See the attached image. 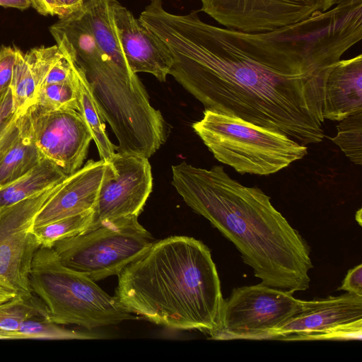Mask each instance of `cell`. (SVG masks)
Returning a JSON list of instances; mask_svg holds the SVG:
<instances>
[{"instance_id": "obj_1", "label": "cell", "mask_w": 362, "mask_h": 362, "mask_svg": "<svg viewBox=\"0 0 362 362\" xmlns=\"http://www.w3.org/2000/svg\"><path fill=\"white\" fill-rule=\"evenodd\" d=\"M140 21L168 47L170 74L204 110L240 117L302 144L324 137L328 75L362 39L361 0L274 30L245 33L208 24L197 11L171 13L151 0Z\"/></svg>"}, {"instance_id": "obj_2", "label": "cell", "mask_w": 362, "mask_h": 362, "mask_svg": "<svg viewBox=\"0 0 362 362\" xmlns=\"http://www.w3.org/2000/svg\"><path fill=\"white\" fill-rule=\"evenodd\" d=\"M171 170L185 202L234 244L262 284L292 293L309 288L310 247L262 189L243 185L221 165L183 161Z\"/></svg>"}, {"instance_id": "obj_3", "label": "cell", "mask_w": 362, "mask_h": 362, "mask_svg": "<svg viewBox=\"0 0 362 362\" xmlns=\"http://www.w3.org/2000/svg\"><path fill=\"white\" fill-rule=\"evenodd\" d=\"M118 276L115 297L129 313L177 330L211 335L224 302L209 248L192 237L157 240Z\"/></svg>"}, {"instance_id": "obj_4", "label": "cell", "mask_w": 362, "mask_h": 362, "mask_svg": "<svg viewBox=\"0 0 362 362\" xmlns=\"http://www.w3.org/2000/svg\"><path fill=\"white\" fill-rule=\"evenodd\" d=\"M33 293L45 303L47 320L95 328L136 319L117 299L87 276L64 265L52 247L40 246L30 274Z\"/></svg>"}, {"instance_id": "obj_5", "label": "cell", "mask_w": 362, "mask_h": 362, "mask_svg": "<svg viewBox=\"0 0 362 362\" xmlns=\"http://www.w3.org/2000/svg\"><path fill=\"white\" fill-rule=\"evenodd\" d=\"M192 128L216 160L240 174H274L308 154L283 133L216 111L204 110Z\"/></svg>"}, {"instance_id": "obj_6", "label": "cell", "mask_w": 362, "mask_h": 362, "mask_svg": "<svg viewBox=\"0 0 362 362\" xmlns=\"http://www.w3.org/2000/svg\"><path fill=\"white\" fill-rule=\"evenodd\" d=\"M156 241L138 217H127L59 240L52 248L64 265L97 281L119 275Z\"/></svg>"}, {"instance_id": "obj_7", "label": "cell", "mask_w": 362, "mask_h": 362, "mask_svg": "<svg viewBox=\"0 0 362 362\" xmlns=\"http://www.w3.org/2000/svg\"><path fill=\"white\" fill-rule=\"evenodd\" d=\"M293 294L261 283L234 288L224 299L219 325L210 338L268 339L272 330L301 309L302 300Z\"/></svg>"}, {"instance_id": "obj_8", "label": "cell", "mask_w": 362, "mask_h": 362, "mask_svg": "<svg viewBox=\"0 0 362 362\" xmlns=\"http://www.w3.org/2000/svg\"><path fill=\"white\" fill-rule=\"evenodd\" d=\"M361 334L362 296L346 293L302 300L301 309L272 330L269 339L361 340Z\"/></svg>"}, {"instance_id": "obj_9", "label": "cell", "mask_w": 362, "mask_h": 362, "mask_svg": "<svg viewBox=\"0 0 362 362\" xmlns=\"http://www.w3.org/2000/svg\"><path fill=\"white\" fill-rule=\"evenodd\" d=\"M49 31L58 47L84 71L93 94L102 97L126 89L137 78L130 69L115 64L100 49L82 8L60 18Z\"/></svg>"}, {"instance_id": "obj_10", "label": "cell", "mask_w": 362, "mask_h": 362, "mask_svg": "<svg viewBox=\"0 0 362 362\" xmlns=\"http://www.w3.org/2000/svg\"><path fill=\"white\" fill-rule=\"evenodd\" d=\"M201 11L227 28L274 30L325 12L338 0H200Z\"/></svg>"}, {"instance_id": "obj_11", "label": "cell", "mask_w": 362, "mask_h": 362, "mask_svg": "<svg viewBox=\"0 0 362 362\" xmlns=\"http://www.w3.org/2000/svg\"><path fill=\"white\" fill-rule=\"evenodd\" d=\"M109 162L112 169L100 187L91 223L85 232L106 221L139 217L152 192L148 158L116 152Z\"/></svg>"}, {"instance_id": "obj_12", "label": "cell", "mask_w": 362, "mask_h": 362, "mask_svg": "<svg viewBox=\"0 0 362 362\" xmlns=\"http://www.w3.org/2000/svg\"><path fill=\"white\" fill-rule=\"evenodd\" d=\"M23 118L28 134L44 158L66 175L82 167L93 136L77 110L47 112L30 107Z\"/></svg>"}, {"instance_id": "obj_13", "label": "cell", "mask_w": 362, "mask_h": 362, "mask_svg": "<svg viewBox=\"0 0 362 362\" xmlns=\"http://www.w3.org/2000/svg\"><path fill=\"white\" fill-rule=\"evenodd\" d=\"M111 169L110 162L90 160L67 175L37 213L32 228L93 211L100 187Z\"/></svg>"}, {"instance_id": "obj_14", "label": "cell", "mask_w": 362, "mask_h": 362, "mask_svg": "<svg viewBox=\"0 0 362 362\" xmlns=\"http://www.w3.org/2000/svg\"><path fill=\"white\" fill-rule=\"evenodd\" d=\"M118 37L131 70L145 72L165 82L173 64L167 45L118 0L113 7Z\"/></svg>"}, {"instance_id": "obj_15", "label": "cell", "mask_w": 362, "mask_h": 362, "mask_svg": "<svg viewBox=\"0 0 362 362\" xmlns=\"http://www.w3.org/2000/svg\"><path fill=\"white\" fill-rule=\"evenodd\" d=\"M362 112V54L340 59L329 72L322 107L324 119L341 121Z\"/></svg>"}, {"instance_id": "obj_16", "label": "cell", "mask_w": 362, "mask_h": 362, "mask_svg": "<svg viewBox=\"0 0 362 362\" xmlns=\"http://www.w3.org/2000/svg\"><path fill=\"white\" fill-rule=\"evenodd\" d=\"M40 247L37 238L30 230L13 233L0 243V277L16 290L18 296L33 294L30 274Z\"/></svg>"}, {"instance_id": "obj_17", "label": "cell", "mask_w": 362, "mask_h": 362, "mask_svg": "<svg viewBox=\"0 0 362 362\" xmlns=\"http://www.w3.org/2000/svg\"><path fill=\"white\" fill-rule=\"evenodd\" d=\"M66 176L56 164L43 158L28 173L0 187V209L41 193Z\"/></svg>"}, {"instance_id": "obj_18", "label": "cell", "mask_w": 362, "mask_h": 362, "mask_svg": "<svg viewBox=\"0 0 362 362\" xmlns=\"http://www.w3.org/2000/svg\"><path fill=\"white\" fill-rule=\"evenodd\" d=\"M78 112L88 126L97 147L100 160L109 162L116 153L115 146L108 138L105 120L95 100L84 71L75 63Z\"/></svg>"}, {"instance_id": "obj_19", "label": "cell", "mask_w": 362, "mask_h": 362, "mask_svg": "<svg viewBox=\"0 0 362 362\" xmlns=\"http://www.w3.org/2000/svg\"><path fill=\"white\" fill-rule=\"evenodd\" d=\"M43 158L27 132L23 114L20 136L0 163V187L28 173Z\"/></svg>"}, {"instance_id": "obj_20", "label": "cell", "mask_w": 362, "mask_h": 362, "mask_svg": "<svg viewBox=\"0 0 362 362\" xmlns=\"http://www.w3.org/2000/svg\"><path fill=\"white\" fill-rule=\"evenodd\" d=\"M60 182L41 193L0 209V243L13 233L32 228L37 213Z\"/></svg>"}, {"instance_id": "obj_21", "label": "cell", "mask_w": 362, "mask_h": 362, "mask_svg": "<svg viewBox=\"0 0 362 362\" xmlns=\"http://www.w3.org/2000/svg\"><path fill=\"white\" fill-rule=\"evenodd\" d=\"M14 111L24 114L35 103L38 86L28 57L18 48L10 86Z\"/></svg>"}, {"instance_id": "obj_22", "label": "cell", "mask_w": 362, "mask_h": 362, "mask_svg": "<svg viewBox=\"0 0 362 362\" xmlns=\"http://www.w3.org/2000/svg\"><path fill=\"white\" fill-rule=\"evenodd\" d=\"M47 316L45 303L35 293L28 297L16 295L0 304V329L16 331L29 319L47 320Z\"/></svg>"}, {"instance_id": "obj_23", "label": "cell", "mask_w": 362, "mask_h": 362, "mask_svg": "<svg viewBox=\"0 0 362 362\" xmlns=\"http://www.w3.org/2000/svg\"><path fill=\"white\" fill-rule=\"evenodd\" d=\"M31 107L40 111L47 112L65 110L78 111V104L74 61L73 77L65 82L49 84L40 88L35 101Z\"/></svg>"}, {"instance_id": "obj_24", "label": "cell", "mask_w": 362, "mask_h": 362, "mask_svg": "<svg viewBox=\"0 0 362 362\" xmlns=\"http://www.w3.org/2000/svg\"><path fill=\"white\" fill-rule=\"evenodd\" d=\"M93 211L71 216L47 224L33 228L40 246L52 247L59 240L84 233L90 226Z\"/></svg>"}, {"instance_id": "obj_25", "label": "cell", "mask_w": 362, "mask_h": 362, "mask_svg": "<svg viewBox=\"0 0 362 362\" xmlns=\"http://www.w3.org/2000/svg\"><path fill=\"white\" fill-rule=\"evenodd\" d=\"M337 134L330 139L337 144L351 161L362 164V112L339 121Z\"/></svg>"}, {"instance_id": "obj_26", "label": "cell", "mask_w": 362, "mask_h": 362, "mask_svg": "<svg viewBox=\"0 0 362 362\" xmlns=\"http://www.w3.org/2000/svg\"><path fill=\"white\" fill-rule=\"evenodd\" d=\"M16 339H90L94 336L62 327L60 325L41 318L25 321L15 331Z\"/></svg>"}, {"instance_id": "obj_27", "label": "cell", "mask_w": 362, "mask_h": 362, "mask_svg": "<svg viewBox=\"0 0 362 362\" xmlns=\"http://www.w3.org/2000/svg\"><path fill=\"white\" fill-rule=\"evenodd\" d=\"M62 51L63 56L52 66L40 88L49 84L65 82L73 77L74 60L66 52Z\"/></svg>"}, {"instance_id": "obj_28", "label": "cell", "mask_w": 362, "mask_h": 362, "mask_svg": "<svg viewBox=\"0 0 362 362\" xmlns=\"http://www.w3.org/2000/svg\"><path fill=\"white\" fill-rule=\"evenodd\" d=\"M16 47L0 48V95L10 88L17 58Z\"/></svg>"}, {"instance_id": "obj_29", "label": "cell", "mask_w": 362, "mask_h": 362, "mask_svg": "<svg viewBox=\"0 0 362 362\" xmlns=\"http://www.w3.org/2000/svg\"><path fill=\"white\" fill-rule=\"evenodd\" d=\"M18 115L13 109L12 93L9 88L0 95V136Z\"/></svg>"}, {"instance_id": "obj_30", "label": "cell", "mask_w": 362, "mask_h": 362, "mask_svg": "<svg viewBox=\"0 0 362 362\" xmlns=\"http://www.w3.org/2000/svg\"><path fill=\"white\" fill-rule=\"evenodd\" d=\"M339 289L358 296H362L361 264L349 270Z\"/></svg>"}, {"instance_id": "obj_31", "label": "cell", "mask_w": 362, "mask_h": 362, "mask_svg": "<svg viewBox=\"0 0 362 362\" xmlns=\"http://www.w3.org/2000/svg\"><path fill=\"white\" fill-rule=\"evenodd\" d=\"M84 0H54V15L62 18L81 9Z\"/></svg>"}, {"instance_id": "obj_32", "label": "cell", "mask_w": 362, "mask_h": 362, "mask_svg": "<svg viewBox=\"0 0 362 362\" xmlns=\"http://www.w3.org/2000/svg\"><path fill=\"white\" fill-rule=\"evenodd\" d=\"M31 6L41 15L54 16V0H30Z\"/></svg>"}, {"instance_id": "obj_33", "label": "cell", "mask_w": 362, "mask_h": 362, "mask_svg": "<svg viewBox=\"0 0 362 362\" xmlns=\"http://www.w3.org/2000/svg\"><path fill=\"white\" fill-rule=\"evenodd\" d=\"M16 295V290L5 279L0 277V304L13 298Z\"/></svg>"}, {"instance_id": "obj_34", "label": "cell", "mask_w": 362, "mask_h": 362, "mask_svg": "<svg viewBox=\"0 0 362 362\" xmlns=\"http://www.w3.org/2000/svg\"><path fill=\"white\" fill-rule=\"evenodd\" d=\"M0 6L4 8H16L25 10L31 6L30 0H0Z\"/></svg>"}, {"instance_id": "obj_35", "label": "cell", "mask_w": 362, "mask_h": 362, "mask_svg": "<svg viewBox=\"0 0 362 362\" xmlns=\"http://www.w3.org/2000/svg\"><path fill=\"white\" fill-rule=\"evenodd\" d=\"M0 339H16L15 331L0 329Z\"/></svg>"}, {"instance_id": "obj_36", "label": "cell", "mask_w": 362, "mask_h": 362, "mask_svg": "<svg viewBox=\"0 0 362 362\" xmlns=\"http://www.w3.org/2000/svg\"><path fill=\"white\" fill-rule=\"evenodd\" d=\"M356 220L361 226V209H359L356 214Z\"/></svg>"}]
</instances>
